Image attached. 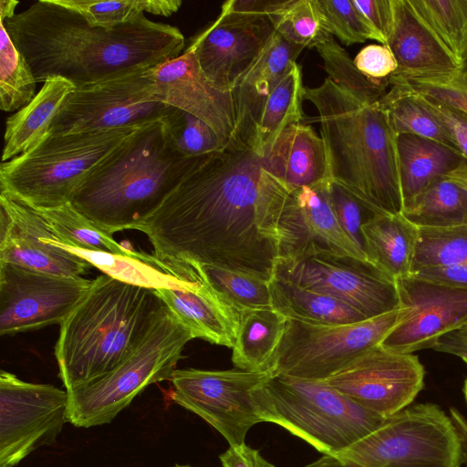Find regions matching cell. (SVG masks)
Instances as JSON below:
<instances>
[{
	"mask_svg": "<svg viewBox=\"0 0 467 467\" xmlns=\"http://www.w3.org/2000/svg\"><path fill=\"white\" fill-rule=\"evenodd\" d=\"M286 187L243 141L204 154L138 231L164 262H196L270 282Z\"/></svg>",
	"mask_w": 467,
	"mask_h": 467,
	"instance_id": "obj_1",
	"label": "cell"
},
{
	"mask_svg": "<svg viewBox=\"0 0 467 467\" xmlns=\"http://www.w3.org/2000/svg\"><path fill=\"white\" fill-rule=\"evenodd\" d=\"M0 22L36 83L62 78L76 88L157 67L179 57L185 43L178 27L145 15L108 29L56 0H39Z\"/></svg>",
	"mask_w": 467,
	"mask_h": 467,
	"instance_id": "obj_2",
	"label": "cell"
},
{
	"mask_svg": "<svg viewBox=\"0 0 467 467\" xmlns=\"http://www.w3.org/2000/svg\"><path fill=\"white\" fill-rule=\"evenodd\" d=\"M202 156L187 157L173 149L161 120L146 124L89 172L70 203L111 235L139 230Z\"/></svg>",
	"mask_w": 467,
	"mask_h": 467,
	"instance_id": "obj_3",
	"label": "cell"
},
{
	"mask_svg": "<svg viewBox=\"0 0 467 467\" xmlns=\"http://www.w3.org/2000/svg\"><path fill=\"white\" fill-rule=\"evenodd\" d=\"M319 114L329 177L381 213L401 214L397 135L379 101L368 105L328 77L305 88Z\"/></svg>",
	"mask_w": 467,
	"mask_h": 467,
	"instance_id": "obj_4",
	"label": "cell"
},
{
	"mask_svg": "<svg viewBox=\"0 0 467 467\" xmlns=\"http://www.w3.org/2000/svg\"><path fill=\"white\" fill-rule=\"evenodd\" d=\"M168 309L155 289L97 276L60 325L55 346L66 390L86 385L127 359Z\"/></svg>",
	"mask_w": 467,
	"mask_h": 467,
	"instance_id": "obj_5",
	"label": "cell"
},
{
	"mask_svg": "<svg viewBox=\"0 0 467 467\" xmlns=\"http://www.w3.org/2000/svg\"><path fill=\"white\" fill-rule=\"evenodd\" d=\"M263 422L279 425L323 455L337 456L385 420L325 380L273 375L252 392Z\"/></svg>",
	"mask_w": 467,
	"mask_h": 467,
	"instance_id": "obj_6",
	"label": "cell"
},
{
	"mask_svg": "<svg viewBox=\"0 0 467 467\" xmlns=\"http://www.w3.org/2000/svg\"><path fill=\"white\" fill-rule=\"evenodd\" d=\"M142 126L49 133L24 153L2 161L1 192L33 208L68 203L89 172Z\"/></svg>",
	"mask_w": 467,
	"mask_h": 467,
	"instance_id": "obj_7",
	"label": "cell"
},
{
	"mask_svg": "<svg viewBox=\"0 0 467 467\" xmlns=\"http://www.w3.org/2000/svg\"><path fill=\"white\" fill-rule=\"evenodd\" d=\"M192 339L190 329L168 308L120 365L86 385L67 390V421L80 428L110 423L149 385L171 379Z\"/></svg>",
	"mask_w": 467,
	"mask_h": 467,
	"instance_id": "obj_8",
	"label": "cell"
},
{
	"mask_svg": "<svg viewBox=\"0 0 467 467\" xmlns=\"http://www.w3.org/2000/svg\"><path fill=\"white\" fill-rule=\"evenodd\" d=\"M362 467H461L462 449L450 415L417 403L385 418L372 432L336 456Z\"/></svg>",
	"mask_w": 467,
	"mask_h": 467,
	"instance_id": "obj_9",
	"label": "cell"
},
{
	"mask_svg": "<svg viewBox=\"0 0 467 467\" xmlns=\"http://www.w3.org/2000/svg\"><path fill=\"white\" fill-rule=\"evenodd\" d=\"M405 314L402 307L350 324H312L287 319L272 373L327 380L379 345Z\"/></svg>",
	"mask_w": 467,
	"mask_h": 467,
	"instance_id": "obj_10",
	"label": "cell"
},
{
	"mask_svg": "<svg viewBox=\"0 0 467 467\" xmlns=\"http://www.w3.org/2000/svg\"><path fill=\"white\" fill-rule=\"evenodd\" d=\"M151 68L75 88L53 119L49 133L95 131L162 120L171 106L151 100Z\"/></svg>",
	"mask_w": 467,
	"mask_h": 467,
	"instance_id": "obj_11",
	"label": "cell"
},
{
	"mask_svg": "<svg viewBox=\"0 0 467 467\" xmlns=\"http://www.w3.org/2000/svg\"><path fill=\"white\" fill-rule=\"evenodd\" d=\"M273 376L270 372L175 369L170 398L213 427L230 446L245 443L248 431L263 422L253 390Z\"/></svg>",
	"mask_w": 467,
	"mask_h": 467,
	"instance_id": "obj_12",
	"label": "cell"
},
{
	"mask_svg": "<svg viewBox=\"0 0 467 467\" xmlns=\"http://www.w3.org/2000/svg\"><path fill=\"white\" fill-rule=\"evenodd\" d=\"M68 393L49 384L0 373V467H15L51 445L67 421Z\"/></svg>",
	"mask_w": 467,
	"mask_h": 467,
	"instance_id": "obj_13",
	"label": "cell"
},
{
	"mask_svg": "<svg viewBox=\"0 0 467 467\" xmlns=\"http://www.w3.org/2000/svg\"><path fill=\"white\" fill-rule=\"evenodd\" d=\"M274 275L333 296L367 318L400 308L396 281L368 260L328 254L279 259Z\"/></svg>",
	"mask_w": 467,
	"mask_h": 467,
	"instance_id": "obj_14",
	"label": "cell"
},
{
	"mask_svg": "<svg viewBox=\"0 0 467 467\" xmlns=\"http://www.w3.org/2000/svg\"><path fill=\"white\" fill-rule=\"evenodd\" d=\"M93 280L43 273L0 261V335L61 325Z\"/></svg>",
	"mask_w": 467,
	"mask_h": 467,
	"instance_id": "obj_15",
	"label": "cell"
},
{
	"mask_svg": "<svg viewBox=\"0 0 467 467\" xmlns=\"http://www.w3.org/2000/svg\"><path fill=\"white\" fill-rule=\"evenodd\" d=\"M419 358L378 345L328 378L331 387L383 418L410 406L424 388Z\"/></svg>",
	"mask_w": 467,
	"mask_h": 467,
	"instance_id": "obj_16",
	"label": "cell"
},
{
	"mask_svg": "<svg viewBox=\"0 0 467 467\" xmlns=\"http://www.w3.org/2000/svg\"><path fill=\"white\" fill-rule=\"evenodd\" d=\"M395 281L405 314L379 344L383 348L400 353L433 348L467 324V289L412 275Z\"/></svg>",
	"mask_w": 467,
	"mask_h": 467,
	"instance_id": "obj_17",
	"label": "cell"
},
{
	"mask_svg": "<svg viewBox=\"0 0 467 467\" xmlns=\"http://www.w3.org/2000/svg\"><path fill=\"white\" fill-rule=\"evenodd\" d=\"M275 33L268 16L221 10L190 45L204 75L232 92Z\"/></svg>",
	"mask_w": 467,
	"mask_h": 467,
	"instance_id": "obj_18",
	"label": "cell"
},
{
	"mask_svg": "<svg viewBox=\"0 0 467 467\" xmlns=\"http://www.w3.org/2000/svg\"><path fill=\"white\" fill-rule=\"evenodd\" d=\"M328 182L286 188L279 223V259L298 260L328 254L368 260L340 226L330 201Z\"/></svg>",
	"mask_w": 467,
	"mask_h": 467,
	"instance_id": "obj_19",
	"label": "cell"
},
{
	"mask_svg": "<svg viewBox=\"0 0 467 467\" xmlns=\"http://www.w3.org/2000/svg\"><path fill=\"white\" fill-rule=\"evenodd\" d=\"M153 102L182 109L208 124L227 146L237 141V118L232 92L216 87L202 72L192 48L151 68Z\"/></svg>",
	"mask_w": 467,
	"mask_h": 467,
	"instance_id": "obj_20",
	"label": "cell"
},
{
	"mask_svg": "<svg viewBox=\"0 0 467 467\" xmlns=\"http://www.w3.org/2000/svg\"><path fill=\"white\" fill-rule=\"evenodd\" d=\"M0 261L64 276H81L93 267L57 243L38 212L5 192L0 193Z\"/></svg>",
	"mask_w": 467,
	"mask_h": 467,
	"instance_id": "obj_21",
	"label": "cell"
},
{
	"mask_svg": "<svg viewBox=\"0 0 467 467\" xmlns=\"http://www.w3.org/2000/svg\"><path fill=\"white\" fill-rule=\"evenodd\" d=\"M156 291L171 312L190 329L193 338L234 347L242 312L213 285L202 268L201 278L192 287Z\"/></svg>",
	"mask_w": 467,
	"mask_h": 467,
	"instance_id": "obj_22",
	"label": "cell"
},
{
	"mask_svg": "<svg viewBox=\"0 0 467 467\" xmlns=\"http://www.w3.org/2000/svg\"><path fill=\"white\" fill-rule=\"evenodd\" d=\"M393 23L386 46L398 69L390 77L441 75L459 67L409 0H392Z\"/></svg>",
	"mask_w": 467,
	"mask_h": 467,
	"instance_id": "obj_23",
	"label": "cell"
},
{
	"mask_svg": "<svg viewBox=\"0 0 467 467\" xmlns=\"http://www.w3.org/2000/svg\"><path fill=\"white\" fill-rule=\"evenodd\" d=\"M262 169L288 189L315 186L330 180L321 137L308 125L285 128L263 152Z\"/></svg>",
	"mask_w": 467,
	"mask_h": 467,
	"instance_id": "obj_24",
	"label": "cell"
},
{
	"mask_svg": "<svg viewBox=\"0 0 467 467\" xmlns=\"http://www.w3.org/2000/svg\"><path fill=\"white\" fill-rule=\"evenodd\" d=\"M303 49V47L287 41L275 31L232 91L238 137L249 147L254 126L263 105L271 91L292 69Z\"/></svg>",
	"mask_w": 467,
	"mask_h": 467,
	"instance_id": "obj_25",
	"label": "cell"
},
{
	"mask_svg": "<svg viewBox=\"0 0 467 467\" xmlns=\"http://www.w3.org/2000/svg\"><path fill=\"white\" fill-rule=\"evenodd\" d=\"M75 88L62 78H47L34 99L6 119L2 161L24 153L49 134L53 119Z\"/></svg>",
	"mask_w": 467,
	"mask_h": 467,
	"instance_id": "obj_26",
	"label": "cell"
},
{
	"mask_svg": "<svg viewBox=\"0 0 467 467\" xmlns=\"http://www.w3.org/2000/svg\"><path fill=\"white\" fill-rule=\"evenodd\" d=\"M367 259L397 280L411 274L418 227L401 214L382 213L361 226Z\"/></svg>",
	"mask_w": 467,
	"mask_h": 467,
	"instance_id": "obj_27",
	"label": "cell"
},
{
	"mask_svg": "<svg viewBox=\"0 0 467 467\" xmlns=\"http://www.w3.org/2000/svg\"><path fill=\"white\" fill-rule=\"evenodd\" d=\"M397 150L403 204L436 179L456 170L465 160L451 147L411 134L397 136Z\"/></svg>",
	"mask_w": 467,
	"mask_h": 467,
	"instance_id": "obj_28",
	"label": "cell"
},
{
	"mask_svg": "<svg viewBox=\"0 0 467 467\" xmlns=\"http://www.w3.org/2000/svg\"><path fill=\"white\" fill-rule=\"evenodd\" d=\"M272 307L286 319L312 324H350L368 319L346 303L288 279L273 275L269 282Z\"/></svg>",
	"mask_w": 467,
	"mask_h": 467,
	"instance_id": "obj_29",
	"label": "cell"
},
{
	"mask_svg": "<svg viewBox=\"0 0 467 467\" xmlns=\"http://www.w3.org/2000/svg\"><path fill=\"white\" fill-rule=\"evenodd\" d=\"M286 323L287 319L273 308L243 311L232 348L234 367L245 371L272 373Z\"/></svg>",
	"mask_w": 467,
	"mask_h": 467,
	"instance_id": "obj_30",
	"label": "cell"
},
{
	"mask_svg": "<svg viewBox=\"0 0 467 467\" xmlns=\"http://www.w3.org/2000/svg\"><path fill=\"white\" fill-rule=\"evenodd\" d=\"M401 215L418 228L467 224V190L452 178L442 176L404 202Z\"/></svg>",
	"mask_w": 467,
	"mask_h": 467,
	"instance_id": "obj_31",
	"label": "cell"
},
{
	"mask_svg": "<svg viewBox=\"0 0 467 467\" xmlns=\"http://www.w3.org/2000/svg\"><path fill=\"white\" fill-rule=\"evenodd\" d=\"M305 87L296 63L267 97L254 126L250 148L260 157L288 126L303 119Z\"/></svg>",
	"mask_w": 467,
	"mask_h": 467,
	"instance_id": "obj_32",
	"label": "cell"
},
{
	"mask_svg": "<svg viewBox=\"0 0 467 467\" xmlns=\"http://www.w3.org/2000/svg\"><path fill=\"white\" fill-rule=\"evenodd\" d=\"M34 209L47 222L62 244L129 257H140L142 254L117 243L111 234L95 225L70 202L54 208Z\"/></svg>",
	"mask_w": 467,
	"mask_h": 467,
	"instance_id": "obj_33",
	"label": "cell"
},
{
	"mask_svg": "<svg viewBox=\"0 0 467 467\" xmlns=\"http://www.w3.org/2000/svg\"><path fill=\"white\" fill-rule=\"evenodd\" d=\"M389 86L379 103L397 136L417 135L455 149L441 122L414 92L400 84Z\"/></svg>",
	"mask_w": 467,
	"mask_h": 467,
	"instance_id": "obj_34",
	"label": "cell"
},
{
	"mask_svg": "<svg viewBox=\"0 0 467 467\" xmlns=\"http://www.w3.org/2000/svg\"><path fill=\"white\" fill-rule=\"evenodd\" d=\"M458 67L467 65V0H409Z\"/></svg>",
	"mask_w": 467,
	"mask_h": 467,
	"instance_id": "obj_35",
	"label": "cell"
},
{
	"mask_svg": "<svg viewBox=\"0 0 467 467\" xmlns=\"http://www.w3.org/2000/svg\"><path fill=\"white\" fill-rule=\"evenodd\" d=\"M79 13L90 25L113 28L135 20L145 13L170 16L181 7V0H56Z\"/></svg>",
	"mask_w": 467,
	"mask_h": 467,
	"instance_id": "obj_36",
	"label": "cell"
},
{
	"mask_svg": "<svg viewBox=\"0 0 467 467\" xmlns=\"http://www.w3.org/2000/svg\"><path fill=\"white\" fill-rule=\"evenodd\" d=\"M315 47L324 62L328 78L358 100L371 105L387 93V87L389 86L388 80L377 81L363 75L332 35H327Z\"/></svg>",
	"mask_w": 467,
	"mask_h": 467,
	"instance_id": "obj_37",
	"label": "cell"
},
{
	"mask_svg": "<svg viewBox=\"0 0 467 467\" xmlns=\"http://www.w3.org/2000/svg\"><path fill=\"white\" fill-rule=\"evenodd\" d=\"M36 81L23 54L0 22V108L19 110L36 96Z\"/></svg>",
	"mask_w": 467,
	"mask_h": 467,
	"instance_id": "obj_38",
	"label": "cell"
},
{
	"mask_svg": "<svg viewBox=\"0 0 467 467\" xmlns=\"http://www.w3.org/2000/svg\"><path fill=\"white\" fill-rule=\"evenodd\" d=\"M466 262L467 224L444 228H418L411 274L425 268Z\"/></svg>",
	"mask_w": 467,
	"mask_h": 467,
	"instance_id": "obj_39",
	"label": "cell"
},
{
	"mask_svg": "<svg viewBox=\"0 0 467 467\" xmlns=\"http://www.w3.org/2000/svg\"><path fill=\"white\" fill-rule=\"evenodd\" d=\"M161 121L171 145L187 157L209 154L226 147L208 124L182 109L171 106Z\"/></svg>",
	"mask_w": 467,
	"mask_h": 467,
	"instance_id": "obj_40",
	"label": "cell"
},
{
	"mask_svg": "<svg viewBox=\"0 0 467 467\" xmlns=\"http://www.w3.org/2000/svg\"><path fill=\"white\" fill-rule=\"evenodd\" d=\"M269 18L278 34L304 48L316 47L330 35L324 29L316 0H288L282 9Z\"/></svg>",
	"mask_w": 467,
	"mask_h": 467,
	"instance_id": "obj_41",
	"label": "cell"
},
{
	"mask_svg": "<svg viewBox=\"0 0 467 467\" xmlns=\"http://www.w3.org/2000/svg\"><path fill=\"white\" fill-rule=\"evenodd\" d=\"M201 266L213 285L241 312L273 308L269 282L214 265Z\"/></svg>",
	"mask_w": 467,
	"mask_h": 467,
	"instance_id": "obj_42",
	"label": "cell"
},
{
	"mask_svg": "<svg viewBox=\"0 0 467 467\" xmlns=\"http://www.w3.org/2000/svg\"><path fill=\"white\" fill-rule=\"evenodd\" d=\"M324 29L350 46L372 39L385 45L384 38L370 26L352 0H316Z\"/></svg>",
	"mask_w": 467,
	"mask_h": 467,
	"instance_id": "obj_43",
	"label": "cell"
},
{
	"mask_svg": "<svg viewBox=\"0 0 467 467\" xmlns=\"http://www.w3.org/2000/svg\"><path fill=\"white\" fill-rule=\"evenodd\" d=\"M389 85L400 84L410 91L424 95L467 113V65L454 71L419 77H389Z\"/></svg>",
	"mask_w": 467,
	"mask_h": 467,
	"instance_id": "obj_44",
	"label": "cell"
},
{
	"mask_svg": "<svg viewBox=\"0 0 467 467\" xmlns=\"http://www.w3.org/2000/svg\"><path fill=\"white\" fill-rule=\"evenodd\" d=\"M328 191L340 226L365 254L361 226L369 219L382 213L333 180H329Z\"/></svg>",
	"mask_w": 467,
	"mask_h": 467,
	"instance_id": "obj_45",
	"label": "cell"
},
{
	"mask_svg": "<svg viewBox=\"0 0 467 467\" xmlns=\"http://www.w3.org/2000/svg\"><path fill=\"white\" fill-rule=\"evenodd\" d=\"M415 94L435 115L455 149L467 160V113L432 98Z\"/></svg>",
	"mask_w": 467,
	"mask_h": 467,
	"instance_id": "obj_46",
	"label": "cell"
},
{
	"mask_svg": "<svg viewBox=\"0 0 467 467\" xmlns=\"http://www.w3.org/2000/svg\"><path fill=\"white\" fill-rule=\"evenodd\" d=\"M353 60L363 75L377 81L388 80L398 69L396 58L386 45H368Z\"/></svg>",
	"mask_w": 467,
	"mask_h": 467,
	"instance_id": "obj_47",
	"label": "cell"
},
{
	"mask_svg": "<svg viewBox=\"0 0 467 467\" xmlns=\"http://www.w3.org/2000/svg\"><path fill=\"white\" fill-rule=\"evenodd\" d=\"M370 26L384 38L385 45L393 23L392 0H352Z\"/></svg>",
	"mask_w": 467,
	"mask_h": 467,
	"instance_id": "obj_48",
	"label": "cell"
},
{
	"mask_svg": "<svg viewBox=\"0 0 467 467\" xmlns=\"http://www.w3.org/2000/svg\"><path fill=\"white\" fill-rule=\"evenodd\" d=\"M219 459L223 467H275L245 443L229 446Z\"/></svg>",
	"mask_w": 467,
	"mask_h": 467,
	"instance_id": "obj_49",
	"label": "cell"
},
{
	"mask_svg": "<svg viewBox=\"0 0 467 467\" xmlns=\"http://www.w3.org/2000/svg\"><path fill=\"white\" fill-rule=\"evenodd\" d=\"M411 275L445 285L467 289V262L455 265L425 268Z\"/></svg>",
	"mask_w": 467,
	"mask_h": 467,
	"instance_id": "obj_50",
	"label": "cell"
},
{
	"mask_svg": "<svg viewBox=\"0 0 467 467\" xmlns=\"http://www.w3.org/2000/svg\"><path fill=\"white\" fill-rule=\"evenodd\" d=\"M287 2L288 0H229L222 5L221 10L270 17Z\"/></svg>",
	"mask_w": 467,
	"mask_h": 467,
	"instance_id": "obj_51",
	"label": "cell"
},
{
	"mask_svg": "<svg viewBox=\"0 0 467 467\" xmlns=\"http://www.w3.org/2000/svg\"><path fill=\"white\" fill-rule=\"evenodd\" d=\"M437 351H442L460 357L467 365V342L447 334L443 336L433 348Z\"/></svg>",
	"mask_w": 467,
	"mask_h": 467,
	"instance_id": "obj_52",
	"label": "cell"
},
{
	"mask_svg": "<svg viewBox=\"0 0 467 467\" xmlns=\"http://www.w3.org/2000/svg\"><path fill=\"white\" fill-rule=\"evenodd\" d=\"M450 417L461 439L462 463L467 467V419L454 407L450 409Z\"/></svg>",
	"mask_w": 467,
	"mask_h": 467,
	"instance_id": "obj_53",
	"label": "cell"
},
{
	"mask_svg": "<svg viewBox=\"0 0 467 467\" xmlns=\"http://www.w3.org/2000/svg\"><path fill=\"white\" fill-rule=\"evenodd\" d=\"M305 467H362L351 461L336 456L323 455Z\"/></svg>",
	"mask_w": 467,
	"mask_h": 467,
	"instance_id": "obj_54",
	"label": "cell"
},
{
	"mask_svg": "<svg viewBox=\"0 0 467 467\" xmlns=\"http://www.w3.org/2000/svg\"><path fill=\"white\" fill-rule=\"evenodd\" d=\"M18 1L15 0H1L0 1V20H5L14 16L15 10L18 5Z\"/></svg>",
	"mask_w": 467,
	"mask_h": 467,
	"instance_id": "obj_55",
	"label": "cell"
},
{
	"mask_svg": "<svg viewBox=\"0 0 467 467\" xmlns=\"http://www.w3.org/2000/svg\"><path fill=\"white\" fill-rule=\"evenodd\" d=\"M447 176L461 183L467 190V160Z\"/></svg>",
	"mask_w": 467,
	"mask_h": 467,
	"instance_id": "obj_56",
	"label": "cell"
},
{
	"mask_svg": "<svg viewBox=\"0 0 467 467\" xmlns=\"http://www.w3.org/2000/svg\"><path fill=\"white\" fill-rule=\"evenodd\" d=\"M448 334H450L462 341L467 342V324H465L461 328H459L453 332L448 333Z\"/></svg>",
	"mask_w": 467,
	"mask_h": 467,
	"instance_id": "obj_57",
	"label": "cell"
},
{
	"mask_svg": "<svg viewBox=\"0 0 467 467\" xmlns=\"http://www.w3.org/2000/svg\"><path fill=\"white\" fill-rule=\"evenodd\" d=\"M462 393L464 396L465 402L467 404V378L465 379V380L463 382Z\"/></svg>",
	"mask_w": 467,
	"mask_h": 467,
	"instance_id": "obj_58",
	"label": "cell"
},
{
	"mask_svg": "<svg viewBox=\"0 0 467 467\" xmlns=\"http://www.w3.org/2000/svg\"><path fill=\"white\" fill-rule=\"evenodd\" d=\"M175 467H192V466H190V465H179V464H177Z\"/></svg>",
	"mask_w": 467,
	"mask_h": 467,
	"instance_id": "obj_59",
	"label": "cell"
}]
</instances>
